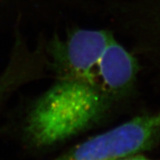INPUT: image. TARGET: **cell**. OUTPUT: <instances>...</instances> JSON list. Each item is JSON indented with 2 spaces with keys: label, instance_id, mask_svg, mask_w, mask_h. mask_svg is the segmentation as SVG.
Wrapping results in <instances>:
<instances>
[{
  "label": "cell",
  "instance_id": "obj_4",
  "mask_svg": "<svg viewBox=\"0 0 160 160\" xmlns=\"http://www.w3.org/2000/svg\"><path fill=\"white\" fill-rule=\"evenodd\" d=\"M115 160H153L150 158L145 157V156L141 155V154H131V155L125 156V157H122L118 159Z\"/></svg>",
  "mask_w": 160,
  "mask_h": 160
},
{
  "label": "cell",
  "instance_id": "obj_2",
  "mask_svg": "<svg viewBox=\"0 0 160 160\" xmlns=\"http://www.w3.org/2000/svg\"><path fill=\"white\" fill-rule=\"evenodd\" d=\"M160 140V110L139 114L76 144L52 160H115L141 154Z\"/></svg>",
  "mask_w": 160,
  "mask_h": 160
},
{
  "label": "cell",
  "instance_id": "obj_3",
  "mask_svg": "<svg viewBox=\"0 0 160 160\" xmlns=\"http://www.w3.org/2000/svg\"><path fill=\"white\" fill-rule=\"evenodd\" d=\"M23 30L17 25L12 30L8 59L0 71V112L21 89L48 78L42 41L30 44Z\"/></svg>",
  "mask_w": 160,
  "mask_h": 160
},
{
  "label": "cell",
  "instance_id": "obj_1",
  "mask_svg": "<svg viewBox=\"0 0 160 160\" xmlns=\"http://www.w3.org/2000/svg\"><path fill=\"white\" fill-rule=\"evenodd\" d=\"M40 38L50 84L20 102L4 127L24 147L51 150L110 124L128 109L140 63L111 29L72 25Z\"/></svg>",
  "mask_w": 160,
  "mask_h": 160
}]
</instances>
